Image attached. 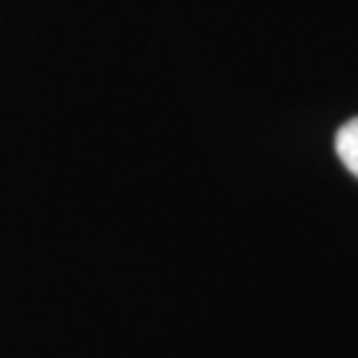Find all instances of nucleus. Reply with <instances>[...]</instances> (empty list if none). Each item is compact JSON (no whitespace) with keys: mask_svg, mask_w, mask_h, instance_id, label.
Returning a JSON list of instances; mask_svg holds the SVG:
<instances>
[{"mask_svg":"<svg viewBox=\"0 0 358 358\" xmlns=\"http://www.w3.org/2000/svg\"><path fill=\"white\" fill-rule=\"evenodd\" d=\"M334 149H337V157L343 159V165L358 178V117L340 128L334 138Z\"/></svg>","mask_w":358,"mask_h":358,"instance_id":"obj_1","label":"nucleus"}]
</instances>
